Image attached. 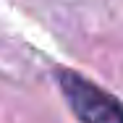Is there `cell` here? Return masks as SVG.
<instances>
[{"mask_svg":"<svg viewBox=\"0 0 123 123\" xmlns=\"http://www.w3.org/2000/svg\"><path fill=\"white\" fill-rule=\"evenodd\" d=\"M58 86L81 123H123V102L76 71L58 68Z\"/></svg>","mask_w":123,"mask_h":123,"instance_id":"cell-1","label":"cell"}]
</instances>
